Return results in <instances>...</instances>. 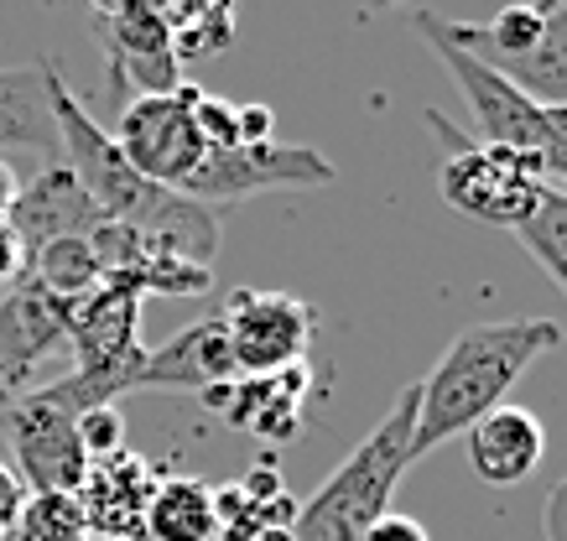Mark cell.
Here are the masks:
<instances>
[{
	"label": "cell",
	"instance_id": "6da1fadb",
	"mask_svg": "<svg viewBox=\"0 0 567 541\" xmlns=\"http://www.w3.org/2000/svg\"><path fill=\"white\" fill-rule=\"evenodd\" d=\"M48 100H52V121H58V146H63V167L79 177V188L94 198V209L104 214V225H125L146 235V240L167 245L173 256L193 266L219 261V219L214 209L193 204L173 188H156L121 157V146L110 141L89 105L69 89V79L58 73V63H48Z\"/></svg>",
	"mask_w": 567,
	"mask_h": 541
},
{
	"label": "cell",
	"instance_id": "7a4b0ae2",
	"mask_svg": "<svg viewBox=\"0 0 567 541\" xmlns=\"http://www.w3.org/2000/svg\"><path fill=\"white\" fill-rule=\"evenodd\" d=\"M563 344V329L551 318H495V323H468L443 360L432 365L427 381H416L422 402L412 422V464L437 454L447 437L468 433L480 417H489L505 396L516 391L526 370Z\"/></svg>",
	"mask_w": 567,
	"mask_h": 541
},
{
	"label": "cell",
	"instance_id": "3957f363",
	"mask_svg": "<svg viewBox=\"0 0 567 541\" xmlns=\"http://www.w3.org/2000/svg\"><path fill=\"white\" fill-rule=\"evenodd\" d=\"M416 402H422V391L406 385L391 412L380 417L375 433L364 437L360 448L297 506L292 541H360L391 510V495L401 485V474L412 469Z\"/></svg>",
	"mask_w": 567,
	"mask_h": 541
},
{
	"label": "cell",
	"instance_id": "277c9868",
	"mask_svg": "<svg viewBox=\"0 0 567 541\" xmlns=\"http://www.w3.org/2000/svg\"><path fill=\"white\" fill-rule=\"evenodd\" d=\"M422 121L432 125V136L443 146L437 193H443L447 209L495 229H520L532 219L536 198L547 188V162L499 152V146H480L464 125L447 121L443 110H422Z\"/></svg>",
	"mask_w": 567,
	"mask_h": 541
},
{
	"label": "cell",
	"instance_id": "5b68a950",
	"mask_svg": "<svg viewBox=\"0 0 567 541\" xmlns=\"http://www.w3.org/2000/svg\"><path fill=\"white\" fill-rule=\"evenodd\" d=\"M416 32L427 37V48L443 58V69L453 73L458 94L468 100V136L480 146H499V152H520V157H542L551 152V125H547V105L526 100L511 79H499L495 69H484L480 58H468L464 48H453L437 27V11H416Z\"/></svg>",
	"mask_w": 567,
	"mask_h": 541
},
{
	"label": "cell",
	"instance_id": "8992f818",
	"mask_svg": "<svg viewBox=\"0 0 567 541\" xmlns=\"http://www.w3.org/2000/svg\"><path fill=\"white\" fill-rule=\"evenodd\" d=\"M0 437L17 458V479L27 495H79L89 474V454L79 443V412L63 402V391L42 381L32 396H21L6 417H0Z\"/></svg>",
	"mask_w": 567,
	"mask_h": 541
},
{
	"label": "cell",
	"instance_id": "52a82bcc",
	"mask_svg": "<svg viewBox=\"0 0 567 541\" xmlns=\"http://www.w3.org/2000/svg\"><path fill=\"white\" fill-rule=\"evenodd\" d=\"M193 100H198V84H177L173 94H136L110 136L121 146V157L156 188L183 193V183L208 157L204 136L193 125Z\"/></svg>",
	"mask_w": 567,
	"mask_h": 541
},
{
	"label": "cell",
	"instance_id": "ba28073f",
	"mask_svg": "<svg viewBox=\"0 0 567 541\" xmlns=\"http://www.w3.org/2000/svg\"><path fill=\"white\" fill-rule=\"evenodd\" d=\"M339 183V167L318 152V146H229V152H208L198 173L183 183V198L204 204V209H229L256 193L271 188H328Z\"/></svg>",
	"mask_w": 567,
	"mask_h": 541
},
{
	"label": "cell",
	"instance_id": "9c48e42d",
	"mask_svg": "<svg viewBox=\"0 0 567 541\" xmlns=\"http://www.w3.org/2000/svg\"><path fill=\"white\" fill-rule=\"evenodd\" d=\"M219 318L229 329V350H235V370L240 381L250 375H276V370L308 365V344L318 318L297 292H224Z\"/></svg>",
	"mask_w": 567,
	"mask_h": 541
},
{
	"label": "cell",
	"instance_id": "30bf717a",
	"mask_svg": "<svg viewBox=\"0 0 567 541\" xmlns=\"http://www.w3.org/2000/svg\"><path fill=\"white\" fill-rule=\"evenodd\" d=\"M69 350V302L21 277L0 298V417L42 385V365Z\"/></svg>",
	"mask_w": 567,
	"mask_h": 541
},
{
	"label": "cell",
	"instance_id": "8fae6325",
	"mask_svg": "<svg viewBox=\"0 0 567 541\" xmlns=\"http://www.w3.org/2000/svg\"><path fill=\"white\" fill-rule=\"evenodd\" d=\"M94 261H100V287L131 292V298H204L214 292V271L173 256L167 245L146 240L125 225H100L89 235Z\"/></svg>",
	"mask_w": 567,
	"mask_h": 541
},
{
	"label": "cell",
	"instance_id": "7c38bea8",
	"mask_svg": "<svg viewBox=\"0 0 567 541\" xmlns=\"http://www.w3.org/2000/svg\"><path fill=\"white\" fill-rule=\"evenodd\" d=\"M94 27L104 37L110 84H136L141 94H173L183 84V63L173 58V32L156 6H146V0L94 6Z\"/></svg>",
	"mask_w": 567,
	"mask_h": 541
},
{
	"label": "cell",
	"instance_id": "4fadbf2b",
	"mask_svg": "<svg viewBox=\"0 0 567 541\" xmlns=\"http://www.w3.org/2000/svg\"><path fill=\"white\" fill-rule=\"evenodd\" d=\"M162 469L146 464L141 454L121 448V454L89 464L84 485H79V510L94 537H121V541H146V506H152Z\"/></svg>",
	"mask_w": 567,
	"mask_h": 541
},
{
	"label": "cell",
	"instance_id": "5bb4252c",
	"mask_svg": "<svg viewBox=\"0 0 567 541\" xmlns=\"http://www.w3.org/2000/svg\"><path fill=\"white\" fill-rule=\"evenodd\" d=\"M229 381H240L235 350H229V329H224L219 313H208L198 323H188L183 333H173V344L146 350L136 391H193V396H204V391Z\"/></svg>",
	"mask_w": 567,
	"mask_h": 541
},
{
	"label": "cell",
	"instance_id": "9a60e30c",
	"mask_svg": "<svg viewBox=\"0 0 567 541\" xmlns=\"http://www.w3.org/2000/svg\"><path fill=\"white\" fill-rule=\"evenodd\" d=\"M104 225V214L94 209V198L79 188V177L63 162H48L32 183H21L17 209H11V229L27 245V256L52 240H89Z\"/></svg>",
	"mask_w": 567,
	"mask_h": 541
},
{
	"label": "cell",
	"instance_id": "2e32d148",
	"mask_svg": "<svg viewBox=\"0 0 567 541\" xmlns=\"http://www.w3.org/2000/svg\"><path fill=\"white\" fill-rule=\"evenodd\" d=\"M302 396H308V365L276 370V375H250V381H229L204 391V402L224 412L229 427L266 437V443H287L302 427Z\"/></svg>",
	"mask_w": 567,
	"mask_h": 541
},
{
	"label": "cell",
	"instance_id": "e0dca14e",
	"mask_svg": "<svg viewBox=\"0 0 567 541\" xmlns=\"http://www.w3.org/2000/svg\"><path fill=\"white\" fill-rule=\"evenodd\" d=\"M542 454H547V437L526 406H495L489 417L468 427V469L495 489L526 485L542 469Z\"/></svg>",
	"mask_w": 567,
	"mask_h": 541
},
{
	"label": "cell",
	"instance_id": "ac0fdd59",
	"mask_svg": "<svg viewBox=\"0 0 567 541\" xmlns=\"http://www.w3.org/2000/svg\"><path fill=\"white\" fill-rule=\"evenodd\" d=\"M0 152H37L42 162H63L48 100V63L0 69Z\"/></svg>",
	"mask_w": 567,
	"mask_h": 541
},
{
	"label": "cell",
	"instance_id": "d6986e66",
	"mask_svg": "<svg viewBox=\"0 0 567 541\" xmlns=\"http://www.w3.org/2000/svg\"><path fill=\"white\" fill-rule=\"evenodd\" d=\"M499 79H511V84L536 100V105H567V0H547V11H542V32L526 53L505 58L495 63Z\"/></svg>",
	"mask_w": 567,
	"mask_h": 541
},
{
	"label": "cell",
	"instance_id": "ffe728a7",
	"mask_svg": "<svg viewBox=\"0 0 567 541\" xmlns=\"http://www.w3.org/2000/svg\"><path fill=\"white\" fill-rule=\"evenodd\" d=\"M214 485L198 474H162L146 506V541H214Z\"/></svg>",
	"mask_w": 567,
	"mask_h": 541
},
{
	"label": "cell",
	"instance_id": "44dd1931",
	"mask_svg": "<svg viewBox=\"0 0 567 541\" xmlns=\"http://www.w3.org/2000/svg\"><path fill=\"white\" fill-rule=\"evenodd\" d=\"M27 281H37L48 298L58 302H79L100 287V261H94V245L89 240H52L42 250L27 256Z\"/></svg>",
	"mask_w": 567,
	"mask_h": 541
},
{
	"label": "cell",
	"instance_id": "7402d4cb",
	"mask_svg": "<svg viewBox=\"0 0 567 541\" xmlns=\"http://www.w3.org/2000/svg\"><path fill=\"white\" fill-rule=\"evenodd\" d=\"M167 32H173V58L177 63H204V58L224 53L235 42V11L229 6H156Z\"/></svg>",
	"mask_w": 567,
	"mask_h": 541
},
{
	"label": "cell",
	"instance_id": "603a6c76",
	"mask_svg": "<svg viewBox=\"0 0 567 541\" xmlns=\"http://www.w3.org/2000/svg\"><path fill=\"white\" fill-rule=\"evenodd\" d=\"M516 240L532 250V261L567 292V198H557V193L542 188L532 219L516 229Z\"/></svg>",
	"mask_w": 567,
	"mask_h": 541
},
{
	"label": "cell",
	"instance_id": "cb8c5ba5",
	"mask_svg": "<svg viewBox=\"0 0 567 541\" xmlns=\"http://www.w3.org/2000/svg\"><path fill=\"white\" fill-rule=\"evenodd\" d=\"M84 510H79V495H27L17 510V526H11V541H84Z\"/></svg>",
	"mask_w": 567,
	"mask_h": 541
},
{
	"label": "cell",
	"instance_id": "d4e9b609",
	"mask_svg": "<svg viewBox=\"0 0 567 541\" xmlns=\"http://www.w3.org/2000/svg\"><path fill=\"white\" fill-rule=\"evenodd\" d=\"M193 125H198V136H204L208 152L240 146V105H229V100L208 94V89H198V100H193Z\"/></svg>",
	"mask_w": 567,
	"mask_h": 541
},
{
	"label": "cell",
	"instance_id": "484cf974",
	"mask_svg": "<svg viewBox=\"0 0 567 541\" xmlns=\"http://www.w3.org/2000/svg\"><path fill=\"white\" fill-rule=\"evenodd\" d=\"M79 443H84L89 464H100V458L121 454V448H125V417H121V406H89V412H79Z\"/></svg>",
	"mask_w": 567,
	"mask_h": 541
},
{
	"label": "cell",
	"instance_id": "4316f807",
	"mask_svg": "<svg viewBox=\"0 0 567 541\" xmlns=\"http://www.w3.org/2000/svg\"><path fill=\"white\" fill-rule=\"evenodd\" d=\"M240 489H245V500L250 506H266V500H276L281 495V469H276V458H260V464H250V474L240 479Z\"/></svg>",
	"mask_w": 567,
	"mask_h": 541
},
{
	"label": "cell",
	"instance_id": "83f0119b",
	"mask_svg": "<svg viewBox=\"0 0 567 541\" xmlns=\"http://www.w3.org/2000/svg\"><path fill=\"white\" fill-rule=\"evenodd\" d=\"M21 277H27V245L17 240L11 225H0V298H6Z\"/></svg>",
	"mask_w": 567,
	"mask_h": 541
},
{
	"label": "cell",
	"instance_id": "f1b7e54d",
	"mask_svg": "<svg viewBox=\"0 0 567 541\" xmlns=\"http://www.w3.org/2000/svg\"><path fill=\"white\" fill-rule=\"evenodd\" d=\"M360 541H432L427 537V526L422 521H412V516H395V510H385L370 531H364Z\"/></svg>",
	"mask_w": 567,
	"mask_h": 541
},
{
	"label": "cell",
	"instance_id": "f546056e",
	"mask_svg": "<svg viewBox=\"0 0 567 541\" xmlns=\"http://www.w3.org/2000/svg\"><path fill=\"white\" fill-rule=\"evenodd\" d=\"M27 500V485L17 479V469L0 458V537H11V526H17V510Z\"/></svg>",
	"mask_w": 567,
	"mask_h": 541
},
{
	"label": "cell",
	"instance_id": "4dcf8cb0",
	"mask_svg": "<svg viewBox=\"0 0 567 541\" xmlns=\"http://www.w3.org/2000/svg\"><path fill=\"white\" fill-rule=\"evenodd\" d=\"M276 131V115L266 105H240V146H266Z\"/></svg>",
	"mask_w": 567,
	"mask_h": 541
},
{
	"label": "cell",
	"instance_id": "1f68e13d",
	"mask_svg": "<svg viewBox=\"0 0 567 541\" xmlns=\"http://www.w3.org/2000/svg\"><path fill=\"white\" fill-rule=\"evenodd\" d=\"M542 531H547V541H567V479L547 495V510H542Z\"/></svg>",
	"mask_w": 567,
	"mask_h": 541
},
{
	"label": "cell",
	"instance_id": "d6a6232c",
	"mask_svg": "<svg viewBox=\"0 0 567 541\" xmlns=\"http://www.w3.org/2000/svg\"><path fill=\"white\" fill-rule=\"evenodd\" d=\"M17 193H21V183H17V167L0 157V225H11V209H17Z\"/></svg>",
	"mask_w": 567,
	"mask_h": 541
},
{
	"label": "cell",
	"instance_id": "836d02e7",
	"mask_svg": "<svg viewBox=\"0 0 567 541\" xmlns=\"http://www.w3.org/2000/svg\"><path fill=\"white\" fill-rule=\"evenodd\" d=\"M214 541H260V526L256 521H235V526H219Z\"/></svg>",
	"mask_w": 567,
	"mask_h": 541
},
{
	"label": "cell",
	"instance_id": "e575fe53",
	"mask_svg": "<svg viewBox=\"0 0 567 541\" xmlns=\"http://www.w3.org/2000/svg\"><path fill=\"white\" fill-rule=\"evenodd\" d=\"M260 541H292V531H260Z\"/></svg>",
	"mask_w": 567,
	"mask_h": 541
},
{
	"label": "cell",
	"instance_id": "d590c367",
	"mask_svg": "<svg viewBox=\"0 0 567 541\" xmlns=\"http://www.w3.org/2000/svg\"><path fill=\"white\" fill-rule=\"evenodd\" d=\"M84 541H121V537H94V531H89V537Z\"/></svg>",
	"mask_w": 567,
	"mask_h": 541
},
{
	"label": "cell",
	"instance_id": "8d00e7d4",
	"mask_svg": "<svg viewBox=\"0 0 567 541\" xmlns=\"http://www.w3.org/2000/svg\"><path fill=\"white\" fill-rule=\"evenodd\" d=\"M0 541H11V537H0Z\"/></svg>",
	"mask_w": 567,
	"mask_h": 541
}]
</instances>
